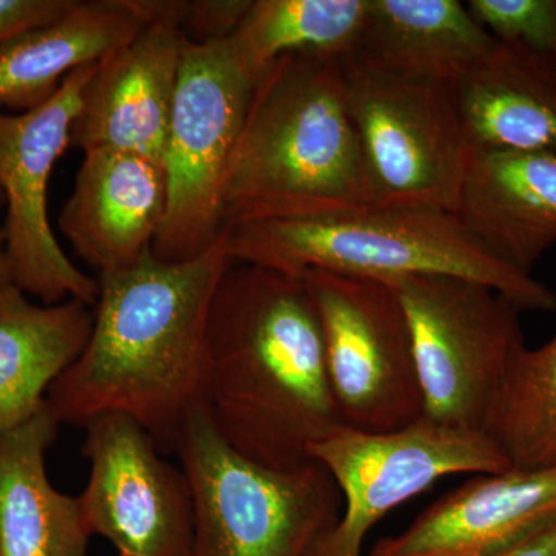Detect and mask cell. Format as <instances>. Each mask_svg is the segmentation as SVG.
<instances>
[{
	"mask_svg": "<svg viewBox=\"0 0 556 556\" xmlns=\"http://www.w3.org/2000/svg\"><path fill=\"white\" fill-rule=\"evenodd\" d=\"M229 265L222 233L188 262L149 254L97 277L87 345L47 393L56 422L84 427L121 413L144 427L160 450L175 452L190 412L204 407L208 314Z\"/></svg>",
	"mask_w": 556,
	"mask_h": 556,
	"instance_id": "1",
	"label": "cell"
},
{
	"mask_svg": "<svg viewBox=\"0 0 556 556\" xmlns=\"http://www.w3.org/2000/svg\"><path fill=\"white\" fill-rule=\"evenodd\" d=\"M204 408L252 463L292 468L340 426L305 276L230 263L212 300Z\"/></svg>",
	"mask_w": 556,
	"mask_h": 556,
	"instance_id": "2",
	"label": "cell"
},
{
	"mask_svg": "<svg viewBox=\"0 0 556 556\" xmlns=\"http://www.w3.org/2000/svg\"><path fill=\"white\" fill-rule=\"evenodd\" d=\"M368 206L340 56L278 58L252 86L223 186V225Z\"/></svg>",
	"mask_w": 556,
	"mask_h": 556,
	"instance_id": "3",
	"label": "cell"
},
{
	"mask_svg": "<svg viewBox=\"0 0 556 556\" xmlns=\"http://www.w3.org/2000/svg\"><path fill=\"white\" fill-rule=\"evenodd\" d=\"M230 263L305 276L328 270L391 281L466 278L495 289L519 311L556 309L551 288L497 258L453 212L368 206L314 217L260 219L223 230Z\"/></svg>",
	"mask_w": 556,
	"mask_h": 556,
	"instance_id": "4",
	"label": "cell"
},
{
	"mask_svg": "<svg viewBox=\"0 0 556 556\" xmlns=\"http://www.w3.org/2000/svg\"><path fill=\"white\" fill-rule=\"evenodd\" d=\"M188 477L193 530L185 556H306L338 522L342 493L317 460L268 468L230 447L206 408L190 412L175 452Z\"/></svg>",
	"mask_w": 556,
	"mask_h": 556,
	"instance_id": "5",
	"label": "cell"
},
{
	"mask_svg": "<svg viewBox=\"0 0 556 556\" xmlns=\"http://www.w3.org/2000/svg\"><path fill=\"white\" fill-rule=\"evenodd\" d=\"M340 67L372 206L455 214L471 150L453 86L393 72L361 50Z\"/></svg>",
	"mask_w": 556,
	"mask_h": 556,
	"instance_id": "6",
	"label": "cell"
},
{
	"mask_svg": "<svg viewBox=\"0 0 556 556\" xmlns=\"http://www.w3.org/2000/svg\"><path fill=\"white\" fill-rule=\"evenodd\" d=\"M254 78L229 40L182 43L163 166L167 206L152 254L163 262L200 257L223 229V186Z\"/></svg>",
	"mask_w": 556,
	"mask_h": 556,
	"instance_id": "7",
	"label": "cell"
},
{
	"mask_svg": "<svg viewBox=\"0 0 556 556\" xmlns=\"http://www.w3.org/2000/svg\"><path fill=\"white\" fill-rule=\"evenodd\" d=\"M387 283L407 316L424 417L482 431L511 358L526 346L521 311L466 278L409 276Z\"/></svg>",
	"mask_w": 556,
	"mask_h": 556,
	"instance_id": "8",
	"label": "cell"
},
{
	"mask_svg": "<svg viewBox=\"0 0 556 556\" xmlns=\"http://www.w3.org/2000/svg\"><path fill=\"white\" fill-rule=\"evenodd\" d=\"M324 332L340 426L401 430L424 416L407 316L390 283L328 270L305 274Z\"/></svg>",
	"mask_w": 556,
	"mask_h": 556,
	"instance_id": "9",
	"label": "cell"
},
{
	"mask_svg": "<svg viewBox=\"0 0 556 556\" xmlns=\"http://www.w3.org/2000/svg\"><path fill=\"white\" fill-rule=\"evenodd\" d=\"M311 459L334 479L345 497V511L306 556H364L369 530L438 479L510 470L484 431L442 426L424 416L412 426L382 433L339 426L313 445Z\"/></svg>",
	"mask_w": 556,
	"mask_h": 556,
	"instance_id": "10",
	"label": "cell"
},
{
	"mask_svg": "<svg viewBox=\"0 0 556 556\" xmlns=\"http://www.w3.org/2000/svg\"><path fill=\"white\" fill-rule=\"evenodd\" d=\"M97 64L76 70L46 104L25 113L0 110V192L13 285L43 305L75 299L94 306L98 278L73 265L49 218L51 172L70 148L73 123Z\"/></svg>",
	"mask_w": 556,
	"mask_h": 556,
	"instance_id": "11",
	"label": "cell"
},
{
	"mask_svg": "<svg viewBox=\"0 0 556 556\" xmlns=\"http://www.w3.org/2000/svg\"><path fill=\"white\" fill-rule=\"evenodd\" d=\"M84 428L90 477L78 500L90 535L105 538L118 556L188 554L193 503L182 468L129 416L105 413Z\"/></svg>",
	"mask_w": 556,
	"mask_h": 556,
	"instance_id": "12",
	"label": "cell"
},
{
	"mask_svg": "<svg viewBox=\"0 0 556 556\" xmlns=\"http://www.w3.org/2000/svg\"><path fill=\"white\" fill-rule=\"evenodd\" d=\"M182 43L177 0H159L155 20L98 62L70 146L84 153L113 150L163 163Z\"/></svg>",
	"mask_w": 556,
	"mask_h": 556,
	"instance_id": "13",
	"label": "cell"
},
{
	"mask_svg": "<svg viewBox=\"0 0 556 556\" xmlns=\"http://www.w3.org/2000/svg\"><path fill=\"white\" fill-rule=\"evenodd\" d=\"M556 522V468L477 475L368 556H496Z\"/></svg>",
	"mask_w": 556,
	"mask_h": 556,
	"instance_id": "14",
	"label": "cell"
},
{
	"mask_svg": "<svg viewBox=\"0 0 556 556\" xmlns=\"http://www.w3.org/2000/svg\"><path fill=\"white\" fill-rule=\"evenodd\" d=\"M167 206L163 163L137 153H84L72 195L60 215L62 236L98 277L152 254Z\"/></svg>",
	"mask_w": 556,
	"mask_h": 556,
	"instance_id": "15",
	"label": "cell"
},
{
	"mask_svg": "<svg viewBox=\"0 0 556 556\" xmlns=\"http://www.w3.org/2000/svg\"><path fill=\"white\" fill-rule=\"evenodd\" d=\"M455 215L497 258L532 276L556 241V156L471 152Z\"/></svg>",
	"mask_w": 556,
	"mask_h": 556,
	"instance_id": "16",
	"label": "cell"
},
{
	"mask_svg": "<svg viewBox=\"0 0 556 556\" xmlns=\"http://www.w3.org/2000/svg\"><path fill=\"white\" fill-rule=\"evenodd\" d=\"M159 0H75L58 20L0 49V109L46 104L76 70L98 64L155 20Z\"/></svg>",
	"mask_w": 556,
	"mask_h": 556,
	"instance_id": "17",
	"label": "cell"
},
{
	"mask_svg": "<svg viewBox=\"0 0 556 556\" xmlns=\"http://www.w3.org/2000/svg\"><path fill=\"white\" fill-rule=\"evenodd\" d=\"M471 152L517 150L556 156V64L497 42L489 56L453 84Z\"/></svg>",
	"mask_w": 556,
	"mask_h": 556,
	"instance_id": "18",
	"label": "cell"
},
{
	"mask_svg": "<svg viewBox=\"0 0 556 556\" xmlns=\"http://www.w3.org/2000/svg\"><path fill=\"white\" fill-rule=\"evenodd\" d=\"M58 427L43 405L0 430V556H87L91 535L78 496L61 493L47 475Z\"/></svg>",
	"mask_w": 556,
	"mask_h": 556,
	"instance_id": "19",
	"label": "cell"
},
{
	"mask_svg": "<svg viewBox=\"0 0 556 556\" xmlns=\"http://www.w3.org/2000/svg\"><path fill=\"white\" fill-rule=\"evenodd\" d=\"M91 327L93 306L80 300L43 305L16 285L0 288V430L43 408L51 386L86 348Z\"/></svg>",
	"mask_w": 556,
	"mask_h": 556,
	"instance_id": "20",
	"label": "cell"
},
{
	"mask_svg": "<svg viewBox=\"0 0 556 556\" xmlns=\"http://www.w3.org/2000/svg\"><path fill=\"white\" fill-rule=\"evenodd\" d=\"M496 43L459 0H369L357 50L393 72L453 86Z\"/></svg>",
	"mask_w": 556,
	"mask_h": 556,
	"instance_id": "21",
	"label": "cell"
},
{
	"mask_svg": "<svg viewBox=\"0 0 556 556\" xmlns=\"http://www.w3.org/2000/svg\"><path fill=\"white\" fill-rule=\"evenodd\" d=\"M369 0H251L230 36L252 78L285 54L343 56L358 49Z\"/></svg>",
	"mask_w": 556,
	"mask_h": 556,
	"instance_id": "22",
	"label": "cell"
},
{
	"mask_svg": "<svg viewBox=\"0 0 556 556\" xmlns=\"http://www.w3.org/2000/svg\"><path fill=\"white\" fill-rule=\"evenodd\" d=\"M482 431L510 468H556V334L543 346H522L515 354Z\"/></svg>",
	"mask_w": 556,
	"mask_h": 556,
	"instance_id": "23",
	"label": "cell"
},
{
	"mask_svg": "<svg viewBox=\"0 0 556 556\" xmlns=\"http://www.w3.org/2000/svg\"><path fill=\"white\" fill-rule=\"evenodd\" d=\"M467 7L497 42L556 64V0H470Z\"/></svg>",
	"mask_w": 556,
	"mask_h": 556,
	"instance_id": "24",
	"label": "cell"
},
{
	"mask_svg": "<svg viewBox=\"0 0 556 556\" xmlns=\"http://www.w3.org/2000/svg\"><path fill=\"white\" fill-rule=\"evenodd\" d=\"M251 0H177V17L190 42L226 40L236 33Z\"/></svg>",
	"mask_w": 556,
	"mask_h": 556,
	"instance_id": "25",
	"label": "cell"
},
{
	"mask_svg": "<svg viewBox=\"0 0 556 556\" xmlns=\"http://www.w3.org/2000/svg\"><path fill=\"white\" fill-rule=\"evenodd\" d=\"M75 0H0V49L22 33L49 24Z\"/></svg>",
	"mask_w": 556,
	"mask_h": 556,
	"instance_id": "26",
	"label": "cell"
},
{
	"mask_svg": "<svg viewBox=\"0 0 556 556\" xmlns=\"http://www.w3.org/2000/svg\"><path fill=\"white\" fill-rule=\"evenodd\" d=\"M496 556H556V522Z\"/></svg>",
	"mask_w": 556,
	"mask_h": 556,
	"instance_id": "27",
	"label": "cell"
},
{
	"mask_svg": "<svg viewBox=\"0 0 556 556\" xmlns=\"http://www.w3.org/2000/svg\"><path fill=\"white\" fill-rule=\"evenodd\" d=\"M3 214H5V200L0 192V288L13 285L11 278L9 255H7L5 230H3Z\"/></svg>",
	"mask_w": 556,
	"mask_h": 556,
	"instance_id": "28",
	"label": "cell"
}]
</instances>
